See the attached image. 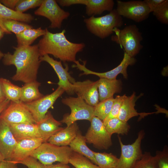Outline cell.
<instances>
[{
  "instance_id": "7c38bea8",
  "label": "cell",
  "mask_w": 168,
  "mask_h": 168,
  "mask_svg": "<svg viewBox=\"0 0 168 168\" xmlns=\"http://www.w3.org/2000/svg\"><path fill=\"white\" fill-rule=\"evenodd\" d=\"M64 92L62 88L58 86L56 90L50 94L44 96L32 102L24 103L31 114L36 124L44 118L48 110Z\"/></svg>"
},
{
  "instance_id": "52a82bcc",
  "label": "cell",
  "mask_w": 168,
  "mask_h": 168,
  "mask_svg": "<svg viewBox=\"0 0 168 168\" xmlns=\"http://www.w3.org/2000/svg\"><path fill=\"white\" fill-rule=\"evenodd\" d=\"M85 137L86 142L99 150H107L112 145L111 135L106 130L103 121L94 116Z\"/></svg>"
},
{
  "instance_id": "681fc988",
  "label": "cell",
  "mask_w": 168,
  "mask_h": 168,
  "mask_svg": "<svg viewBox=\"0 0 168 168\" xmlns=\"http://www.w3.org/2000/svg\"><path fill=\"white\" fill-rule=\"evenodd\" d=\"M4 54L0 50V60L2 58Z\"/></svg>"
},
{
  "instance_id": "7a4b0ae2",
  "label": "cell",
  "mask_w": 168,
  "mask_h": 168,
  "mask_svg": "<svg viewBox=\"0 0 168 168\" xmlns=\"http://www.w3.org/2000/svg\"><path fill=\"white\" fill-rule=\"evenodd\" d=\"M46 33L37 44L40 56L50 54L63 62H74L77 54L85 46L84 43L70 42L66 37V30L53 33L46 28Z\"/></svg>"
},
{
  "instance_id": "7dc6e473",
  "label": "cell",
  "mask_w": 168,
  "mask_h": 168,
  "mask_svg": "<svg viewBox=\"0 0 168 168\" xmlns=\"http://www.w3.org/2000/svg\"><path fill=\"white\" fill-rule=\"evenodd\" d=\"M5 33L2 28L0 26V40L3 37Z\"/></svg>"
},
{
  "instance_id": "9c48e42d",
  "label": "cell",
  "mask_w": 168,
  "mask_h": 168,
  "mask_svg": "<svg viewBox=\"0 0 168 168\" xmlns=\"http://www.w3.org/2000/svg\"><path fill=\"white\" fill-rule=\"evenodd\" d=\"M117 4L116 10L120 16L137 22H140L147 19L151 13L148 7L143 1L117 0Z\"/></svg>"
},
{
  "instance_id": "5b68a950",
  "label": "cell",
  "mask_w": 168,
  "mask_h": 168,
  "mask_svg": "<svg viewBox=\"0 0 168 168\" xmlns=\"http://www.w3.org/2000/svg\"><path fill=\"white\" fill-rule=\"evenodd\" d=\"M73 152L68 146H58L47 142L42 143L30 156L45 165L52 164L55 162L68 164Z\"/></svg>"
},
{
  "instance_id": "7bdbcfd3",
  "label": "cell",
  "mask_w": 168,
  "mask_h": 168,
  "mask_svg": "<svg viewBox=\"0 0 168 168\" xmlns=\"http://www.w3.org/2000/svg\"><path fill=\"white\" fill-rule=\"evenodd\" d=\"M16 164L11 161L4 160L0 163V168H17Z\"/></svg>"
},
{
  "instance_id": "277c9868",
  "label": "cell",
  "mask_w": 168,
  "mask_h": 168,
  "mask_svg": "<svg viewBox=\"0 0 168 168\" xmlns=\"http://www.w3.org/2000/svg\"><path fill=\"white\" fill-rule=\"evenodd\" d=\"M114 32L115 35L111 36V40L124 48V52L130 57H134L142 49V34L136 25L126 26L122 30L115 28Z\"/></svg>"
},
{
  "instance_id": "b9f144b4",
  "label": "cell",
  "mask_w": 168,
  "mask_h": 168,
  "mask_svg": "<svg viewBox=\"0 0 168 168\" xmlns=\"http://www.w3.org/2000/svg\"><path fill=\"white\" fill-rule=\"evenodd\" d=\"M19 0H0V2L7 7L14 10Z\"/></svg>"
},
{
  "instance_id": "44dd1931",
  "label": "cell",
  "mask_w": 168,
  "mask_h": 168,
  "mask_svg": "<svg viewBox=\"0 0 168 168\" xmlns=\"http://www.w3.org/2000/svg\"><path fill=\"white\" fill-rule=\"evenodd\" d=\"M98 81L100 101L113 97L114 94L119 93L122 90V82L120 80H110L100 78Z\"/></svg>"
},
{
  "instance_id": "6da1fadb",
  "label": "cell",
  "mask_w": 168,
  "mask_h": 168,
  "mask_svg": "<svg viewBox=\"0 0 168 168\" xmlns=\"http://www.w3.org/2000/svg\"><path fill=\"white\" fill-rule=\"evenodd\" d=\"M13 48L15 51L13 54H4L2 58L4 65H13L16 68V72L12 79L25 83L36 81L41 63L37 44Z\"/></svg>"
},
{
  "instance_id": "cb8c5ba5",
  "label": "cell",
  "mask_w": 168,
  "mask_h": 168,
  "mask_svg": "<svg viewBox=\"0 0 168 168\" xmlns=\"http://www.w3.org/2000/svg\"><path fill=\"white\" fill-rule=\"evenodd\" d=\"M114 2L113 0H83V5L86 6V13L91 16L100 15L105 11L113 10Z\"/></svg>"
},
{
  "instance_id": "8992f818",
  "label": "cell",
  "mask_w": 168,
  "mask_h": 168,
  "mask_svg": "<svg viewBox=\"0 0 168 168\" xmlns=\"http://www.w3.org/2000/svg\"><path fill=\"white\" fill-rule=\"evenodd\" d=\"M62 102L71 110L70 113L64 115L60 121L65 124L67 127L78 120H86L90 122L94 116V106L88 104L80 98L65 97L62 99Z\"/></svg>"
},
{
  "instance_id": "3957f363",
  "label": "cell",
  "mask_w": 168,
  "mask_h": 168,
  "mask_svg": "<svg viewBox=\"0 0 168 168\" xmlns=\"http://www.w3.org/2000/svg\"><path fill=\"white\" fill-rule=\"evenodd\" d=\"M84 21L90 33L101 39L109 36L114 33L115 28L120 27L123 24L122 17L115 9L101 16H92L85 18Z\"/></svg>"
},
{
  "instance_id": "f6af8a7d",
  "label": "cell",
  "mask_w": 168,
  "mask_h": 168,
  "mask_svg": "<svg viewBox=\"0 0 168 168\" xmlns=\"http://www.w3.org/2000/svg\"><path fill=\"white\" fill-rule=\"evenodd\" d=\"M10 101L7 99L3 102L0 103V115L3 110L7 106Z\"/></svg>"
},
{
  "instance_id": "1f68e13d",
  "label": "cell",
  "mask_w": 168,
  "mask_h": 168,
  "mask_svg": "<svg viewBox=\"0 0 168 168\" xmlns=\"http://www.w3.org/2000/svg\"><path fill=\"white\" fill-rule=\"evenodd\" d=\"M68 163L75 168H100L85 156L74 152L69 158Z\"/></svg>"
},
{
  "instance_id": "ffe728a7",
  "label": "cell",
  "mask_w": 168,
  "mask_h": 168,
  "mask_svg": "<svg viewBox=\"0 0 168 168\" xmlns=\"http://www.w3.org/2000/svg\"><path fill=\"white\" fill-rule=\"evenodd\" d=\"M36 124L39 133L46 142L52 136L63 128L60 127L62 123L56 120L49 111Z\"/></svg>"
},
{
  "instance_id": "d6986e66",
  "label": "cell",
  "mask_w": 168,
  "mask_h": 168,
  "mask_svg": "<svg viewBox=\"0 0 168 168\" xmlns=\"http://www.w3.org/2000/svg\"><path fill=\"white\" fill-rule=\"evenodd\" d=\"M140 96H136L134 92L130 96H126L120 108L118 118L125 122H127L129 119L133 117L140 115L142 119L148 115L155 113H139L137 112L135 108V102Z\"/></svg>"
},
{
  "instance_id": "8fae6325",
  "label": "cell",
  "mask_w": 168,
  "mask_h": 168,
  "mask_svg": "<svg viewBox=\"0 0 168 168\" xmlns=\"http://www.w3.org/2000/svg\"><path fill=\"white\" fill-rule=\"evenodd\" d=\"M35 15L44 17L50 21L49 28L60 29L63 21L70 14L62 9L55 0H43L41 5L34 12Z\"/></svg>"
},
{
  "instance_id": "d6a6232c",
  "label": "cell",
  "mask_w": 168,
  "mask_h": 168,
  "mask_svg": "<svg viewBox=\"0 0 168 168\" xmlns=\"http://www.w3.org/2000/svg\"><path fill=\"white\" fill-rule=\"evenodd\" d=\"M2 25L6 30L10 34L12 32L18 35L25 30L33 27L26 23L15 20H5L2 22Z\"/></svg>"
},
{
  "instance_id": "d590c367",
  "label": "cell",
  "mask_w": 168,
  "mask_h": 168,
  "mask_svg": "<svg viewBox=\"0 0 168 168\" xmlns=\"http://www.w3.org/2000/svg\"><path fill=\"white\" fill-rule=\"evenodd\" d=\"M126 95L124 94L123 96L118 95L116 96L111 110V111L107 117L103 121L105 125L110 119L118 118L120 108L123 102L125 99Z\"/></svg>"
},
{
  "instance_id": "e575fe53",
  "label": "cell",
  "mask_w": 168,
  "mask_h": 168,
  "mask_svg": "<svg viewBox=\"0 0 168 168\" xmlns=\"http://www.w3.org/2000/svg\"><path fill=\"white\" fill-rule=\"evenodd\" d=\"M154 16L161 23L168 24V0H164L153 12Z\"/></svg>"
},
{
  "instance_id": "74e56055",
  "label": "cell",
  "mask_w": 168,
  "mask_h": 168,
  "mask_svg": "<svg viewBox=\"0 0 168 168\" xmlns=\"http://www.w3.org/2000/svg\"><path fill=\"white\" fill-rule=\"evenodd\" d=\"M167 147L165 146L162 151L156 152L154 156L158 168H168V150Z\"/></svg>"
},
{
  "instance_id": "4316f807",
  "label": "cell",
  "mask_w": 168,
  "mask_h": 168,
  "mask_svg": "<svg viewBox=\"0 0 168 168\" xmlns=\"http://www.w3.org/2000/svg\"><path fill=\"white\" fill-rule=\"evenodd\" d=\"M45 33V29H43L41 27L27 29L20 34L16 35L17 46L31 45L37 38L43 36Z\"/></svg>"
},
{
  "instance_id": "f35d334b",
  "label": "cell",
  "mask_w": 168,
  "mask_h": 168,
  "mask_svg": "<svg viewBox=\"0 0 168 168\" xmlns=\"http://www.w3.org/2000/svg\"><path fill=\"white\" fill-rule=\"evenodd\" d=\"M18 163L23 164L28 168H43V164L35 158L30 156L16 163L17 164Z\"/></svg>"
},
{
  "instance_id": "603a6c76",
  "label": "cell",
  "mask_w": 168,
  "mask_h": 168,
  "mask_svg": "<svg viewBox=\"0 0 168 168\" xmlns=\"http://www.w3.org/2000/svg\"><path fill=\"white\" fill-rule=\"evenodd\" d=\"M34 19L33 16L29 13H20L9 9L0 2V26L5 34L10 33L4 28L2 22L5 20H15L25 23L30 22Z\"/></svg>"
},
{
  "instance_id": "d4e9b609",
  "label": "cell",
  "mask_w": 168,
  "mask_h": 168,
  "mask_svg": "<svg viewBox=\"0 0 168 168\" xmlns=\"http://www.w3.org/2000/svg\"><path fill=\"white\" fill-rule=\"evenodd\" d=\"M40 83L35 81L25 83L21 87L20 101L24 103H29L37 100L44 95L39 89Z\"/></svg>"
},
{
  "instance_id": "ac0fdd59",
  "label": "cell",
  "mask_w": 168,
  "mask_h": 168,
  "mask_svg": "<svg viewBox=\"0 0 168 168\" xmlns=\"http://www.w3.org/2000/svg\"><path fill=\"white\" fill-rule=\"evenodd\" d=\"M79 131L78 126L75 122L52 136L47 142L58 146H68L75 138Z\"/></svg>"
},
{
  "instance_id": "bcb514c9",
  "label": "cell",
  "mask_w": 168,
  "mask_h": 168,
  "mask_svg": "<svg viewBox=\"0 0 168 168\" xmlns=\"http://www.w3.org/2000/svg\"><path fill=\"white\" fill-rule=\"evenodd\" d=\"M7 99L3 91L1 79L0 78V103Z\"/></svg>"
},
{
  "instance_id": "f546056e",
  "label": "cell",
  "mask_w": 168,
  "mask_h": 168,
  "mask_svg": "<svg viewBox=\"0 0 168 168\" xmlns=\"http://www.w3.org/2000/svg\"><path fill=\"white\" fill-rule=\"evenodd\" d=\"M3 91L7 99L10 101H20L21 87L13 84L10 80L1 78Z\"/></svg>"
},
{
  "instance_id": "e0dca14e",
  "label": "cell",
  "mask_w": 168,
  "mask_h": 168,
  "mask_svg": "<svg viewBox=\"0 0 168 168\" xmlns=\"http://www.w3.org/2000/svg\"><path fill=\"white\" fill-rule=\"evenodd\" d=\"M17 143L9 124L0 119V152L4 160H10Z\"/></svg>"
},
{
  "instance_id": "30bf717a",
  "label": "cell",
  "mask_w": 168,
  "mask_h": 168,
  "mask_svg": "<svg viewBox=\"0 0 168 168\" xmlns=\"http://www.w3.org/2000/svg\"><path fill=\"white\" fill-rule=\"evenodd\" d=\"M0 119L8 124H36L25 104L20 101H10L0 115Z\"/></svg>"
},
{
  "instance_id": "c3c4849f",
  "label": "cell",
  "mask_w": 168,
  "mask_h": 168,
  "mask_svg": "<svg viewBox=\"0 0 168 168\" xmlns=\"http://www.w3.org/2000/svg\"><path fill=\"white\" fill-rule=\"evenodd\" d=\"M3 160H4V158L0 152V163Z\"/></svg>"
},
{
  "instance_id": "836d02e7",
  "label": "cell",
  "mask_w": 168,
  "mask_h": 168,
  "mask_svg": "<svg viewBox=\"0 0 168 168\" xmlns=\"http://www.w3.org/2000/svg\"><path fill=\"white\" fill-rule=\"evenodd\" d=\"M133 168H158L154 156L145 152L135 164Z\"/></svg>"
},
{
  "instance_id": "ab89813d",
  "label": "cell",
  "mask_w": 168,
  "mask_h": 168,
  "mask_svg": "<svg viewBox=\"0 0 168 168\" xmlns=\"http://www.w3.org/2000/svg\"><path fill=\"white\" fill-rule=\"evenodd\" d=\"M164 0H144L150 12H153L156 7Z\"/></svg>"
},
{
  "instance_id": "4fadbf2b",
  "label": "cell",
  "mask_w": 168,
  "mask_h": 168,
  "mask_svg": "<svg viewBox=\"0 0 168 168\" xmlns=\"http://www.w3.org/2000/svg\"><path fill=\"white\" fill-rule=\"evenodd\" d=\"M136 62L134 57H131L124 52V57L120 64L116 68L108 71L103 72H98L91 71L86 67V61H83V64L80 63L78 61L74 62L75 64L72 66L76 68L83 73L80 74L82 76L84 75L92 74L97 76L100 78H104L110 80L116 79L118 75L119 74L123 75L124 77L127 79L128 77L127 68L129 65L134 64Z\"/></svg>"
},
{
  "instance_id": "9a60e30c",
  "label": "cell",
  "mask_w": 168,
  "mask_h": 168,
  "mask_svg": "<svg viewBox=\"0 0 168 168\" xmlns=\"http://www.w3.org/2000/svg\"><path fill=\"white\" fill-rule=\"evenodd\" d=\"M73 84L74 93L77 97L92 106H96L99 103L98 81L94 82L87 80L75 82Z\"/></svg>"
},
{
  "instance_id": "f1b7e54d",
  "label": "cell",
  "mask_w": 168,
  "mask_h": 168,
  "mask_svg": "<svg viewBox=\"0 0 168 168\" xmlns=\"http://www.w3.org/2000/svg\"><path fill=\"white\" fill-rule=\"evenodd\" d=\"M105 125L106 130L111 136L114 133L119 135H127L130 128L128 122H125L118 118L110 119Z\"/></svg>"
},
{
  "instance_id": "5bb4252c",
  "label": "cell",
  "mask_w": 168,
  "mask_h": 168,
  "mask_svg": "<svg viewBox=\"0 0 168 168\" xmlns=\"http://www.w3.org/2000/svg\"><path fill=\"white\" fill-rule=\"evenodd\" d=\"M40 59L41 62H46L53 68L59 79L57 83L58 86L62 88L68 94H74L73 84L76 81L68 72V65L63 68L61 61L55 60L48 54L40 56Z\"/></svg>"
},
{
  "instance_id": "ee69618b",
  "label": "cell",
  "mask_w": 168,
  "mask_h": 168,
  "mask_svg": "<svg viewBox=\"0 0 168 168\" xmlns=\"http://www.w3.org/2000/svg\"><path fill=\"white\" fill-rule=\"evenodd\" d=\"M43 168H71L68 164L59 163L56 164L43 166Z\"/></svg>"
},
{
  "instance_id": "7402d4cb",
  "label": "cell",
  "mask_w": 168,
  "mask_h": 168,
  "mask_svg": "<svg viewBox=\"0 0 168 168\" xmlns=\"http://www.w3.org/2000/svg\"><path fill=\"white\" fill-rule=\"evenodd\" d=\"M9 125L16 140L30 138H39L44 139L39 131L36 124L22 123Z\"/></svg>"
},
{
  "instance_id": "ba28073f",
  "label": "cell",
  "mask_w": 168,
  "mask_h": 168,
  "mask_svg": "<svg viewBox=\"0 0 168 168\" xmlns=\"http://www.w3.org/2000/svg\"><path fill=\"white\" fill-rule=\"evenodd\" d=\"M144 135V131L141 130L135 141L133 143L128 145L124 144L121 138L118 136L121 153L116 168H133L142 155L141 144Z\"/></svg>"
},
{
  "instance_id": "60d3db41",
  "label": "cell",
  "mask_w": 168,
  "mask_h": 168,
  "mask_svg": "<svg viewBox=\"0 0 168 168\" xmlns=\"http://www.w3.org/2000/svg\"><path fill=\"white\" fill-rule=\"evenodd\" d=\"M56 2L62 7H68L75 4H82V0H57Z\"/></svg>"
},
{
  "instance_id": "8d00e7d4",
  "label": "cell",
  "mask_w": 168,
  "mask_h": 168,
  "mask_svg": "<svg viewBox=\"0 0 168 168\" xmlns=\"http://www.w3.org/2000/svg\"><path fill=\"white\" fill-rule=\"evenodd\" d=\"M43 0H19L14 10L17 12H24L31 8L39 7Z\"/></svg>"
},
{
  "instance_id": "2e32d148",
  "label": "cell",
  "mask_w": 168,
  "mask_h": 168,
  "mask_svg": "<svg viewBox=\"0 0 168 168\" xmlns=\"http://www.w3.org/2000/svg\"><path fill=\"white\" fill-rule=\"evenodd\" d=\"M10 161L16 164L30 156L32 152L42 143L46 142L42 138H30L17 140Z\"/></svg>"
},
{
  "instance_id": "484cf974",
  "label": "cell",
  "mask_w": 168,
  "mask_h": 168,
  "mask_svg": "<svg viewBox=\"0 0 168 168\" xmlns=\"http://www.w3.org/2000/svg\"><path fill=\"white\" fill-rule=\"evenodd\" d=\"M86 142L85 136H83L79 131L69 146L73 152L85 156L96 165L94 151L88 147Z\"/></svg>"
},
{
  "instance_id": "83f0119b",
  "label": "cell",
  "mask_w": 168,
  "mask_h": 168,
  "mask_svg": "<svg viewBox=\"0 0 168 168\" xmlns=\"http://www.w3.org/2000/svg\"><path fill=\"white\" fill-rule=\"evenodd\" d=\"M96 165L100 168H116L119 158L112 153L94 151Z\"/></svg>"
},
{
  "instance_id": "f907efd6",
  "label": "cell",
  "mask_w": 168,
  "mask_h": 168,
  "mask_svg": "<svg viewBox=\"0 0 168 168\" xmlns=\"http://www.w3.org/2000/svg\"><path fill=\"white\" fill-rule=\"evenodd\" d=\"M75 168L74 167V168Z\"/></svg>"
},
{
  "instance_id": "4dcf8cb0",
  "label": "cell",
  "mask_w": 168,
  "mask_h": 168,
  "mask_svg": "<svg viewBox=\"0 0 168 168\" xmlns=\"http://www.w3.org/2000/svg\"><path fill=\"white\" fill-rule=\"evenodd\" d=\"M114 98L113 97L100 101L94 106V115L102 121L104 120L110 114Z\"/></svg>"
}]
</instances>
